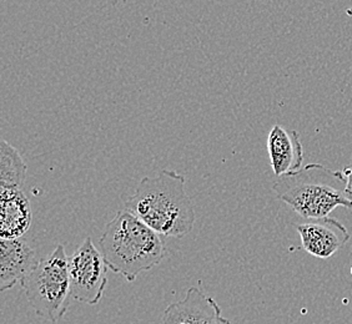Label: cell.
Wrapping results in <instances>:
<instances>
[{"label": "cell", "mask_w": 352, "mask_h": 324, "mask_svg": "<svg viewBox=\"0 0 352 324\" xmlns=\"http://www.w3.org/2000/svg\"><path fill=\"white\" fill-rule=\"evenodd\" d=\"M160 236L182 238L195 223L194 206L185 191V177L163 170L154 177H144L125 209Z\"/></svg>", "instance_id": "1"}, {"label": "cell", "mask_w": 352, "mask_h": 324, "mask_svg": "<svg viewBox=\"0 0 352 324\" xmlns=\"http://www.w3.org/2000/svg\"><path fill=\"white\" fill-rule=\"evenodd\" d=\"M99 244L109 270L129 282L153 270L165 257L160 235L126 209L119 211L107 224Z\"/></svg>", "instance_id": "2"}, {"label": "cell", "mask_w": 352, "mask_h": 324, "mask_svg": "<svg viewBox=\"0 0 352 324\" xmlns=\"http://www.w3.org/2000/svg\"><path fill=\"white\" fill-rule=\"evenodd\" d=\"M346 185L345 172L310 163L296 172L278 177L272 189L298 216L318 220L329 217L340 206L352 209Z\"/></svg>", "instance_id": "3"}, {"label": "cell", "mask_w": 352, "mask_h": 324, "mask_svg": "<svg viewBox=\"0 0 352 324\" xmlns=\"http://www.w3.org/2000/svg\"><path fill=\"white\" fill-rule=\"evenodd\" d=\"M35 313L52 323L63 319L69 308L70 279L68 255L63 244L39 261L21 284Z\"/></svg>", "instance_id": "4"}, {"label": "cell", "mask_w": 352, "mask_h": 324, "mask_svg": "<svg viewBox=\"0 0 352 324\" xmlns=\"http://www.w3.org/2000/svg\"><path fill=\"white\" fill-rule=\"evenodd\" d=\"M70 293L76 302L95 305L102 301L108 284V264L91 237L68 256Z\"/></svg>", "instance_id": "5"}, {"label": "cell", "mask_w": 352, "mask_h": 324, "mask_svg": "<svg viewBox=\"0 0 352 324\" xmlns=\"http://www.w3.org/2000/svg\"><path fill=\"white\" fill-rule=\"evenodd\" d=\"M295 229L302 248L321 259L335 256L351 238L345 226L330 217L295 223Z\"/></svg>", "instance_id": "6"}, {"label": "cell", "mask_w": 352, "mask_h": 324, "mask_svg": "<svg viewBox=\"0 0 352 324\" xmlns=\"http://www.w3.org/2000/svg\"><path fill=\"white\" fill-rule=\"evenodd\" d=\"M162 324H232L223 318L214 298L197 287H191L179 302L169 304L164 311Z\"/></svg>", "instance_id": "7"}, {"label": "cell", "mask_w": 352, "mask_h": 324, "mask_svg": "<svg viewBox=\"0 0 352 324\" xmlns=\"http://www.w3.org/2000/svg\"><path fill=\"white\" fill-rule=\"evenodd\" d=\"M35 250L23 238L0 241V290H10L23 284L28 275L39 264Z\"/></svg>", "instance_id": "8"}, {"label": "cell", "mask_w": 352, "mask_h": 324, "mask_svg": "<svg viewBox=\"0 0 352 324\" xmlns=\"http://www.w3.org/2000/svg\"><path fill=\"white\" fill-rule=\"evenodd\" d=\"M267 152L271 167L278 177L302 169L304 149L300 135L295 130H289L276 124L267 136Z\"/></svg>", "instance_id": "9"}, {"label": "cell", "mask_w": 352, "mask_h": 324, "mask_svg": "<svg viewBox=\"0 0 352 324\" xmlns=\"http://www.w3.org/2000/svg\"><path fill=\"white\" fill-rule=\"evenodd\" d=\"M33 221L32 206L21 189L3 187L0 192V236L4 240L21 238Z\"/></svg>", "instance_id": "10"}, {"label": "cell", "mask_w": 352, "mask_h": 324, "mask_svg": "<svg viewBox=\"0 0 352 324\" xmlns=\"http://www.w3.org/2000/svg\"><path fill=\"white\" fill-rule=\"evenodd\" d=\"M27 176V165L21 154L6 140L0 145V185L3 187L23 189Z\"/></svg>", "instance_id": "11"}, {"label": "cell", "mask_w": 352, "mask_h": 324, "mask_svg": "<svg viewBox=\"0 0 352 324\" xmlns=\"http://www.w3.org/2000/svg\"><path fill=\"white\" fill-rule=\"evenodd\" d=\"M344 172H345L346 178H347V185H346V195H347V198L350 200V202H351L352 205V157L351 165H350V167H347V169H346Z\"/></svg>", "instance_id": "12"}]
</instances>
